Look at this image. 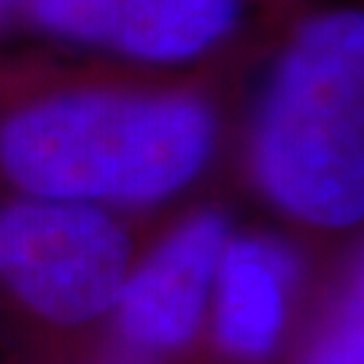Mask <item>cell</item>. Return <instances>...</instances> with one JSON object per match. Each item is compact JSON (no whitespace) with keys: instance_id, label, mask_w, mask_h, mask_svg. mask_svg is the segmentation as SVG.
<instances>
[{"instance_id":"obj_3","label":"cell","mask_w":364,"mask_h":364,"mask_svg":"<svg viewBox=\"0 0 364 364\" xmlns=\"http://www.w3.org/2000/svg\"><path fill=\"white\" fill-rule=\"evenodd\" d=\"M127 264V235L90 203L38 197L0 213V273L25 305L57 324L108 311Z\"/></svg>"},{"instance_id":"obj_6","label":"cell","mask_w":364,"mask_h":364,"mask_svg":"<svg viewBox=\"0 0 364 364\" xmlns=\"http://www.w3.org/2000/svg\"><path fill=\"white\" fill-rule=\"evenodd\" d=\"M297 262L273 240H235L221 257L216 335L224 351L257 362L270 356L287 321V287Z\"/></svg>"},{"instance_id":"obj_7","label":"cell","mask_w":364,"mask_h":364,"mask_svg":"<svg viewBox=\"0 0 364 364\" xmlns=\"http://www.w3.org/2000/svg\"><path fill=\"white\" fill-rule=\"evenodd\" d=\"M364 362V329H362V289L348 291L343 308L316 343L308 364H362Z\"/></svg>"},{"instance_id":"obj_5","label":"cell","mask_w":364,"mask_h":364,"mask_svg":"<svg viewBox=\"0 0 364 364\" xmlns=\"http://www.w3.org/2000/svg\"><path fill=\"white\" fill-rule=\"evenodd\" d=\"M227 248V219L197 213L119 291L122 332L144 348H176L197 332Z\"/></svg>"},{"instance_id":"obj_2","label":"cell","mask_w":364,"mask_h":364,"mask_svg":"<svg viewBox=\"0 0 364 364\" xmlns=\"http://www.w3.org/2000/svg\"><path fill=\"white\" fill-rule=\"evenodd\" d=\"M254 170L275 205L318 227L364 213V19L299 27L275 68L254 135Z\"/></svg>"},{"instance_id":"obj_4","label":"cell","mask_w":364,"mask_h":364,"mask_svg":"<svg viewBox=\"0 0 364 364\" xmlns=\"http://www.w3.org/2000/svg\"><path fill=\"white\" fill-rule=\"evenodd\" d=\"M243 0H30L36 22L111 52L178 63L230 33Z\"/></svg>"},{"instance_id":"obj_1","label":"cell","mask_w":364,"mask_h":364,"mask_svg":"<svg viewBox=\"0 0 364 364\" xmlns=\"http://www.w3.org/2000/svg\"><path fill=\"white\" fill-rule=\"evenodd\" d=\"M213 114L189 95L73 92L0 127V165L25 192L70 203H151L208 162Z\"/></svg>"},{"instance_id":"obj_8","label":"cell","mask_w":364,"mask_h":364,"mask_svg":"<svg viewBox=\"0 0 364 364\" xmlns=\"http://www.w3.org/2000/svg\"><path fill=\"white\" fill-rule=\"evenodd\" d=\"M0 3H6V0H0Z\"/></svg>"}]
</instances>
